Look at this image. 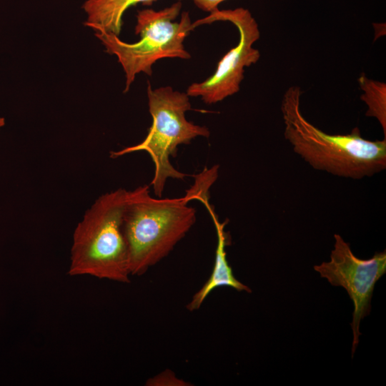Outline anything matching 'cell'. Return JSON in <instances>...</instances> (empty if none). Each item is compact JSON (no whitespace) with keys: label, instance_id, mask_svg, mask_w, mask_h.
Instances as JSON below:
<instances>
[{"label":"cell","instance_id":"obj_2","mask_svg":"<svg viewBox=\"0 0 386 386\" xmlns=\"http://www.w3.org/2000/svg\"><path fill=\"white\" fill-rule=\"evenodd\" d=\"M184 196L155 199L147 185L128 191L123 216L131 275H142L165 258L196 221Z\"/></svg>","mask_w":386,"mask_h":386},{"label":"cell","instance_id":"obj_10","mask_svg":"<svg viewBox=\"0 0 386 386\" xmlns=\"http://www.w3.org/2000/svg\"><path fill=\"white\" fill-rule=\"evenodd\" d=\"M358 83L363 91L360 99L367 106L365 115L379 122L386 138V84L369 79L364 73L358 78Z\"/></svg>","mask_w":386,"mask_h":386},{"label":"cell","instance_id":"obj_1","mask_svg":"<svg viewBox=\"0 0 386 386\" xmlns=\"http://www.w3.org/2000/svg\"><path fill=\"white\" fill-rule=\"evenodd\" d=\"M301 89L285 91L281 112L284 138L313 169L353 179L372 177L386 169V138L369 140L355 127L350 134H330L311 124L300 109Z\"/></svg>","mask_w":386,"mask_h":386},{"label":"cell","instance_id":"obj_8","mask_svg":"<svg viewBox=\"0 0 386 386\" xmlns=\"http://www.w3.org/2000/svg\"><path fill=\"white\" fill-rule=\"evenodd\" d=\"M209 195L204 196L199 200L204 204L212 219L217 237L215 250L214 264L212 272L204 285L193 295L192 300L187 305L189 311L193 312L199 310L207 297L216 288L220 287H229L239 292L244 291L252 292L247 285L239 282L234 277L232 269L227 259L226 246L230 240L229 234L224 231L227 220L221 222L209 202Z\"/></svg>","mask_w":386,"mask_h":386},{"label":"cell","instance_id":"obj_6","mask_svg":"<svg viewBox=\"0 0 386 386\" xmlns=\"http://www.w3.org/2000/svg\"><path fill=\"white\" fill-rule=\"evenodd\" d=\"M229 21L239 34L237 45L219 61L214 73L205 81L193 83L187 89L189 96H200L206 104H214L239 91L244 68L257 62L260 57L253 44L260 37L259 26L251 12L244 8L217 10L192 24L196 26L214 21Z\"/></svg>","mask_w":386,"mask_h":386},{"label":"cell","instance_id":"obj_11","mask_svg":"<svg viewBox=\"0 0 386 386\" xmlns=\"http://www.w3.org/2000/svg\"><path fill=\"white\" fill-rule=\"evenodd\" d=\"M148 386H187L190 385L186 381L178 378L176 374L170 370H166L157 375L148 379L146 382Z\"/></svg>","mask_w":386,"mask_h":386},{"label":"cell","instance_id":"obj_3","mask_svg":"<svg viewBox=\"0 0 386 386\" xmlns=\"http://www.w3.org/2000/svg\"><path fill=\"white\" fill-rule=\"evenodd\" d=\"M127 197L128 191L119 188L101 195L86 210L74 232L69 275L130 282L123 232Z\"/></svg>","mask_w":386,"mask_h":386},{"label":"cell","instance_id":"obj_7","mask_svg":"<svg viewBox=\"0 0 386 386\" xmlns=\"http://www.w3.org/2000/svg\"><path fill=\"white\" fill-rule=\"evenodd\" d=\"M334 238L335 242L330 260L314 266V269L332 285L345 288L353 302L350 323L353 332V357L361 335L360 322L369 315L375 285L386 272V252H375L371 258L362 259L353 254L350 244L340 234H335Z\"/></svg>","mask_w":386,"mask_h":386},{"label":"cell","instance_id":"obj_12","mask_svg":"<svg viewBox=\"0 0 386 386\" xmlns=\"http://www.w3.org/2000/svg\"><path fill=\"white\" fill-rule=\"evenodd\" d=\"M181 1V0H178ZM194 4L201 10L213 13L219 10L218 6L220 3L226 0H192Z\"/></svg>","mask_w":386,"mask_h":386},{"label":"cell","instance_id":"obj_13","mask_svg":"<svg viewBox=\"0 0 386 386\" xmlns=\"http://www.w3.org/2000/svg\"><path fill=\"white\" fill-rule=\"evenodd\" d=\"M5 124V119L3 117H0V129Z\"/></svg>","mask_w":386,"mask_h":386},{"label":"cell","instance_id":"obj_5","mask_svg":"<svg viewBox=\"0 0 386 386\" xmlns=\"http://www.w3.org/2000/svg\"><path fill=\"white\" fill-rule=\"evenodd\" d=\"M147 97L152 124L147 137L137 145L111 152V157L147 152L154 164L151 184L154 194L161 197L169 178L182 179L187 176L170 162V157L177 154L178 146L187 144L197 137H209L210 132L206 127L187 120L185 112L192 109L187 93L174 91L171 86L153 89L148 81Z\"/></svg>","mask_w":386,"mask_h":386},{"label":"cell","instance_id":"obj_4","mask_svg":"<svg viewBox=\"0 0 386 386\" xmlns=\"http://www.w3.org/2000/svg\"><path fill=\"white\" fill-rule=\"evenodd\" d=\"M182 3L178 1L170 6L155 11H139L135 34L139 41L127 43L118 36L102 31L94 32L106 51L115 55L125 74L124 92L129 91L137 74L144 72L151 76L152 66L163 58L188 59L190 54L184 46V41L193 31L189 12L182 13L179 21H174L180 14Z\"/></svg>","mask_w":386,"mask_h":386},{"label":"cell","instance_id":"obj_9","mask_svg":"<svg viewBox=\"0 0 386 386\" xmlns=\"http://www.w3.org/2000/svg\"><path fill=\"white\" fill-rule=\"evenodd\" d=\"M157 0H86L82 9L86 14L84 26L96 31L119 36L122 17L132 6L151 5Z\"/></svg>","mask_w":386,"mask_h":386}]
</instances>
